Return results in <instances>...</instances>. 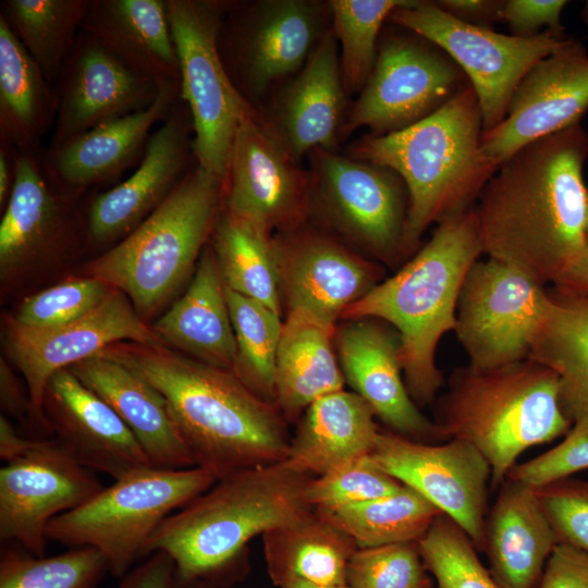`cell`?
<instances>
[{"mask_svg": "<svg viewBox=\"0 0 588 588\" xmlns=\"http://www.w3.org/2000/svg\"><path fill=\"white\" fill-rule=\"evenodd\" d=\"M580 124L541 137L505 160L474 207L482 254L546 285L576 262L588 219Z\"/></svg>", "mask_w": 588, "mask_h": 588, "instance_id": "obj_1", "label": "cell"}, {"mask_svg": "<svg viewBox=\"0 0 588 588\" xmlns=\"http://www.w3.org/2000/svg\"><path fill=\"white\" fill-rule=\"evenodd\" d=\"M100 354L126 365L163 395L196 467L220 478L286 460L291 438L285 418L231 370L163 344L121 342Z\"/></svg>", "mask_w": 588, "mask_h": 588, "instance_id": "obj_2", "label": "cell"}, {"mask_svg": "<svg viewBox=\"0 0 588 588\" xmlns=\"http://www.w3.org/2000/svg\"><path fill=\"white\" fill-rule=\"evenodd\" d=\"M313 477L286 461L229 473L168 516L147 553H167L181 585L205 580L219 587L232 576L255 536L315 512L307 499Z\"/></svg>", "mask_w": 588, "mask_h": 588, "instance_id": "obj_3", "label": "cell"}, {"mask_svg": "<svg viewBox=\"0 0 588 588\" xmlns=\"http://www.w3.org/2000/svg\"><path fill=\"white\" fill-rule=\"evenodd\" d=\"M482 117L468 84L417 123L385 135H365L353 159L394 171L408 194L405 257L417 252L428 226L475 206L499 166L481 149Z\"/></svg>", "mask_w": 588, "mask_h": 588, "instance_id": "obj_4", "label": "cell"}, {"mask_svg": "<svg viewBox=\"0 0 588 588\" xmlns=\"http://www.w3.org/2000/svg\"><path fill=\"white\" fill-rule=\"evenodd\" d=\"M474 207L437 223L412 259L341 317L379 319L394 328L404 381L419 405L431 403L443 384L436 350L441 336L455 328L461 289L482 254Z\"/></svg>", "mask_w": 588, "mask_h": 588, "instance_id": "obj_5", "label": "cell"}, {"mask_svg": "<svg viewBox=\"0 0 588 588\" xmlns=\"http://www.w3.org/2000/svg\"><path fill=\"white\" fill-rule=\"evenodd\" d=\"M434 421L445 440L475 446L489 463L498 488L527 449L566 436L573 422L561 402L558 375L530 358L450 376Z\"/></svg>", "mask_w": 588, "mask_h": 588, "instance_id": "obj_6", "label": "cell"}, {"mask_svg": "<svg viewBox=\"0 0 588 588\" xmlns=\"http://www.w3.org/2000/svg\"><path fill=\"white\" fill-rule=\"evenodd\" d=\"M224 181L197 163L164 201L87 271L127 296L144 319L185 282L223 206Z\"/></svg>", "mask_w": 588, "mask_h": 588, "instance_id": "obj_7", "label": "cell"}, {"mask_svg": "<svg viewBox=\"0 0 588 588\" xmlns=\"http://www.w3.org/2000/svg\"><path fill=\"white\" fill-rule=\"evenodd\" d=\"M218 479L201 467L149 466L132 471L78 507L54 517L47 527V540L95 548L103 555L109 573L121 578L139 559L148 556V543L161 523Z\"/></svg>", "mask_w": 588, "mask_h": 588, "instance_id": "obj_8", "label": "cell"}, {"mask_svg": "<svg viewBox=\"0 0 588 588\" xmlns=\"http://www.w3.org/2000/svg\"><path fill=\"white\" fill-rule=\"evenodd\" d=\"M180 64L181 98L193 124L196 163L225 181L235 132L258 109L233 84L219 50L226 3L166 0Z\"/></svg>", "mask_w": 588, "mask_h": 588, "instance_id": "obj_9", "label": "cell"}, {"mask_svg": "<svg viewBox=\"0 0 588 588\" xmlns=\"http://www.w3.org/2000/svg\"><path fill=\"white\" fill-rule=\"evenodd\" d=\"M389 21L430 41L461 68L478 98L483 132L503 121L527 72L569 39L549 30L532 37L500 34L453 17L436 1L409 0Z\"/></svg>", "mask_w": 588, "mask_h": 588, "instance_id": "obj_10", "label": "cell"}, {"mask_svg": "<svg viewBox=\"0 0 588 588\" xmlns=\"http://www.w3.org/2000/svg\"><path fill=\"white\" fill-rule=\"evenodd\" d=\"M310 156L309 211L340 236L393 266L405 256L408 194L391 169L316 148Z\"/></svg>", "mask_w": 588, "mask_h": 588, "instance_id": "obj_11", "label": "cell"}, {"mask_svg": "<svg viewBox=\"0 0 588 588\" xmlns=\"http://www.w3.org/2000/svg\"><path fill=\"white\" fill-rule=\"evenodd\" d=\"M219 34L224 66L254 106L275 82L301 71L331 26L329 2L260 0L229 3Z\"/></svg>", "mask_w": 588, "mask_h": 588, "instance_id": "obj_12", "label": "cell"}, {"mask_svg": "<svg viewBox=\"0 0 588 588\" xmlns=\"http://www.w3.org/2000/svg\"><path fill=\"white\" fill-rule=\"evenodd\" d=\"M550 303L549 289L493 258L464 280L454 331L469 366L491 369L529 358Z\"/></svg>", "mask_w": 588, "mask_h": 588, "instance_id": "obj_13", "label": "cell"}, {"mask_svg": "<svg viewBox=\"0 0 588 588\" xmlns=\"http://www.w3.org/2000/svg\"><path fill=\"white\" fill-rule=\"evenodd\" d=\"M441 49L416 35L387 34L373 69L350 110L341 135L367 126L371 135L406 128L428 117L469 83Z\"/></svg>", "mask_w": 588, "mask_h": 588, "instance_id": "obj_14", "label": "cell"}, {"mask_svg": "<svg viewBox=\"0 0 588 588\" xmlns=\"http://www.w3.org/2000/svg\"><path fill=\"white\" fill-rule=\"evenodd\" d=\"M369 460L437 506L482 551L492 470L475 446L460 439L437 444L379 431Z\"/></svg>", "mask_w": 588, "mask_h": 588, "instance_id": "obj_15", "label": "cell"}, {"mask_svg": "<svg viewBox=\"0 0 588 588\" xmlns=\"http://www.w3.org/2000/svg\"><path fill=\"white\" fill-rule=\"evenodd\" d=\"M256 111L232 143L222 208L268 231L299 228L309 211L310 177Z\"/></svg>", "mask_w": 588, "mask_h": 588, "instance_id": "obj_16", "label": "cell"}, {"mask_svg": "<svg viewBox=\"0 0 588 588\" xmlns=\"http://www.w3.org/2000/svg\"><path fill=\"white\" fill-rule=\"evenodd\" d=\"M121 342L162 344L127 296L113 287L98 307L65 324L29 329L12 321L7 329L5 350L27 385L30 417L48 429L42 405L50 378Z\"/></svg>", "mask_w": 588, "mask_h": 588, "instance_id": "obj_17", "label": "cell"}, {"mask_svg": "<svg viewBox=\"0 0 588 588\" xmlns=\"http://www.w3.org/2000/svg\"><path fill=\"white\" fill-rule=\"evenodd\" d=\"M103 488L57 440H37L0 469V539L41 556L46 530L57 516L87 502Z\"/></svg>", "mask_w": 588, "mask_h": 588, "instance_id": "obj_18", "label": "cell"}, {"mask_svg": "<svg viewBox=\"0 0 588 588\" xmlns=\"http://www.w3.org/2000/svg\"><path fill=\"white\" fill-rule=\"evenodd\" d=\"M587 110L588 53L569 38L527 72L503 121L482 133V152L500 167L526 145L579 124Z\"/></svg>", "mask_w": 588, "mask_h": 588, "instance_id": "obj_19", "label": "cell"}, {"mask_svg": "<svg viewBox=\"0 0 588 588\" xmlns=\"http://www.w3.org/2000/svg\"><path fill=\"white\" fill-rule=\"evenodd\" d=\"M56 119L48 147L148 108L160 87L81 29L54 82Z\"/></svg>", "mask_w": 588, "mask_h": 588, "instance_id": "obj_20", "label": "cell"}, {"mask_svg": "<svg viewBox=\"0 0 588 588\" xmlns=\"http://www.w3.org/2000/svg\"><path fill=\"white\" fill-rule=\"evenodd\" d=\"M193 124L181 98L150 135L135 170L89 203L86 235L95 244L122 240L151 215L188 171L193 152Z\"/></svg>", "mask_w": 588, "mask_h": 588, "instance_id": "obj_21", "label": "cell"}, {"mask_svg": "<svg viewBox=\"0 0 588 588\" xmlns=\"http://www.w3.org/2000/svg\"><path fill=\"white\" fill-rule=\"evenodd\" d=\"M274 244L289 311H305L335 326L347 307L381 282L378 264L326 234L297 228L283 232Z\"/></svg>", "mask_w": 588, "mask_h": 588, "instance_id": "obj_22", "label": "cell"}, {"mask_svg": "<svg viewBox=\"0 0 588 588\" xmlns=\"http://www.w3.org/2000/svg\"><path fill=\"white\" fill-rule=\"evenodd\" d=\"M334 341L345 381L392 432L419 442L445 440L406 388L394 329L379 319H353L336 328Z\"/></svg>", "mask_w": 588, "mask_h": 588, "instance_id": "obj_23", "label": "cell"}, {"mask_svg": "<svg viewBox=\"0 0 588 588\" xmlns=\"http://www.w3.org/2000/svg\"><path fill=\"white\" fill-rule=\"evenodd\" d=\"M180 99V82L163 83L148 108L102 123L60 146L47 147L41 166L50 186L73 199L136 167L155 127Z\"/></svg>", "mask_w": 588, "mask_h": 588, "instance_id": "obj_24", "label": "cell"}, {"mask_svg": "<svg viewBox=\"0 0 588 588\" xmlns=\"http://www.w3.org/2000/svg\"><path fill=\"white\" fill-rule=\"evenodd\" d=\"M42 411L59 444L87 469L117 480L152 466L119 415L69 369L48 381Z\"/></svg>", "mask_w": 588, "mask_h": 588, "instance_id": "obj_25", "label": "cell"}, {"mask_svg": "<svg viewBox=\"0 0 588 588\" xmlns=\"http://www.w3.org/2000/svg\"><path fill=\"white\" fill-rule=\"evenodd\" d=\"M345 91L339 46L330 28L280 91L270 118H265L296 161L316 148L335 151L345 121Z\"/></svg>", "mask_w": 588, "mask_h": 588, "instance_id": "obj_26", "label": "cell"}, {"mask_svg": "<svg viewBox=\"0 0 588 588\" xmlns=\"http://www.w3.org/2000/svg\"><path fill=\"white\" fill-rule=\"evenodd\" d=\"M133 432L155 467H196L163 395L126 365L98 354L70 368Z\"/></svg>", "mask_w": 588, "mask_h": 588, "instance_id": "obj_27", "label": "cell"}, {"mask_svg": "<svg viewBox=\"0 0 588 588\" xmlns=\"http://www.w3.org/2000/svg\"><path fill=\"white\" fill-rule=\"evenodd\" d=\"M488 511L482 551L501 588H536L558 544L536 489L506 477Z\"/></svg>", "mask_w": 588, "mask_h": 588, "instance_id": "obj_28", "label": "cell"}, {"mask_svg": "<svg viewBox=\"0 0 588 588\" xmlns=\"http://www.w3.org/2000/svg\"><path fill=\"white\" fill-rule=\"evenodd\" d=\"M150 327L164 346L213 367L233 370L235 335L211 243L203 249L186 292Z\"/></svg>", "mask_w": 588, "mask_h": 588, "instance_id": "obj_29", "label": "cell"}, {"mask_svg": "<svg viewBox=\"0 0 588 588\" xmlns=\"http://www.w3.org/2000/svg\"><path fill=\"white\" fill-rule=\"evenodd\" d=\"M81 29L158 84L180 82L166 0H88Z\"/></svg>", "mask_w": 588, "mask_h": 588, "instance_id": "obj_30", "label": "cell"}, {"mask_svg": "<svg viewBox=\"0 0 588 588\" xmlns=\"http://www.w3.org/2000/svg\"><path fill=\"white\" fill-rule=\"evenodd\" d=\"M372 408L355 392L343 390L311 403L291 438L286 462L319 477L369 456L379 429Z\"/></svg>", "mask_w": 588, "mask_h": 588, "instance_id": "obj_31", "label": "cell"}, {"mask_svg": "<svg viewBox=\"0 0 588 588\" xmlns=\"http://www.w3.org/2000/svg\"><path fill=\"white\" fill-rule=\"evenodd\" d=\"M336 326L301 310L287 311L277 352L275 405L285 420H295L316 400L343 390L335 356Z\"/></svg>", "mask_w": 588, "mask_h": 588, "instance_id": "obj_32", "label": "cell"}, {"mask_svg": "<svg viewBox=\"0 0 588 588\" xmlns=\"http://www.w3.org/2000/svg\"><path fill=\"white\" fill-rule=\"evenodd\" d=\"M69 200L50 186L41 159L14 151V183L0 222L3 277L62 242Z\"/></svg>", "mask_w": 588, "mask_h": 588, "instance_id": "obj_33", "label": "cell"}, {"mask_svg": "<svg viewBox=\"0 0 588 588\" xmlns=\"http://www.w3.org/2000/svg\"><path fill=\"white\" fill-rule=\"evenodd\" d=\"M56 108L54 88L0 17V145L41 159Z\"/></svg>", "mask_w": 588, "mask_h": 588, "instance_id": "obj_34", "label": "cell"}, {"mask_svg": "<svg viewBox=\"0 0 588 588\" xmlns=\"http://www.w3.org/2000/svg\"><path fill=\"white\" fill-rule=\"evenodd\" d=\"M550 303L529 358L560 379L561 402L574 425H588V295L549 290Z\"/></svg>", "mask_w": 588, "mask_h": 588, "instance_id": "obj_35", "label": "cell"}, {"mask_svg": "<svg viewBox=\"0 0 588 588\" xmlns=\"http://www.w3.org/2000/svg\"><path fill=\"white\" fill-rule=\"evenodd\" d=\"M265 559L277 586L303 580L319 586L346 585L354 541L318 512L262 535Z\"/></svg>", "mask_w": 588, "mask_h": 588, "instance_id": "obj_36", "label": "cell"}, {"mask_svg": "<svg viewBox=\"0 0 588 588\" xmlns=\"http://www.w3.org/2000/svg\"><path fill=\"white\" fill-rule=\"evenodd\" d=\"M211 240L224 285L281 314L278 260L271 232L222 208Z\"/></svg>", "mask_w": 588, "mask_h": 588, "instance_id": "obj_37", "label": "cell"}, {"mask_svg": "<svg viewBox=\"0 0 588 588\" xmlns=\"http://www.w3.org/2000/svg\"><path fill=\"white\" fill-rule=\"evenodd\" d=\"M88 0H3L0 17L51 85L81 32Z\"/></svg>", "mask_w": 588, "mask_h": 588, "instance_id": "obj_38", "label": "cell"}, {"mask_svg": "<svg viewBox=\"0 0 588 588\" xmlns=\"http://www.w3.org/2000/svg\"><path fill=\"white\" fill-rule=\"evenodd\" d=\"M319 514L348 536L357 548H371L418 542L443 513L403 485L391 495Z\"/></svg>", "mask_w": 588, "mask_h": 588, "instance_id": "obj_39", "label": "cell"}, {"mask_svg": "<svg viewBox=\"0 0 588 588\" xmlns=\"http://www.w3.org/2000/svg\"><path fill=\"white\" fill-rule=\"evenodd\" d=\"M225 295L236 343L232 372L259 397L275 405V360L283 323L280 314L226 286Z\"/></svg>", "mask_w": 588, "mask_h": 588, "instance_id": "obj_40", "label": "cell"}, {"mask_svg": "<svg viewBox=\"0 0 588 588\" xmlns=\"http://www.w3.org/2000/svg\"><path fill=\"white\" fill-rule=\"evenodd\" d=\"M409 0H332L331 30L340 47L346 93H360L373 69L381 26Z\"/></svg>", "mask_w": 588, "mask_h": 588, "instance_id": "obj_41", "label": "cell"}, {"mask_svg": "<svg viewBox=\"0 0 588 588\" xmlns=\"http://www.w3.org/2000/svg\"><path fill=\"white\" fill-rule=\"evenodd\" d=\"M108 565L91 547H74L52 556L12 548L0 554V588H98Z\"/></svg>", "mask_w": 588, "mask_h": 588, "instance_id": "obj_42", "label": "cell"}, {"mask_svg": "<svg viewBox=\"0 0 588 588\" xmlns=\"http://www.w3.org/2000/svg\"><path fill=\"white\" fill-rule=\"evenodd\" d=\"M417 543L437 588H501L469 537L445 514L434 519Z\"/></svg>", "mask_w": 588, "mask_h": 588, "instance_id": "obj_43", "label": "cell"}, {"mask_svg": "<svg viewBox=\"0 0 588 588\" xmlns=\"http://www.w3.org/2000/svg\"><path fill=\"white\" fill-rule=\"evenodd\" d=\"M417 542L357 548L346 574L350 588H433Z\"/></svg>", "mask_w": 588, "mask_h": 588, "instance_id": "obj_44", "label": "cell"}, {"mask_svg": "<svg viewBox=\"0 0 588 588\" xmlns=\"http://www.w3.org/2000/svg\"><path fill=\"white\" fill-rule=\"evenodd\" d=\"M403 485L375 466L369 456L313 477L307 499L316 512L331 513L397 492Z\"/></svg>", "mask_w": 588, "mask_h": 588, "instance_id": "obj_45", "label": "cell"}, {"mask_svg": "<svg viewBox=\"0 0 588 588\" xmlns=\"http://www.w3.org/2000/svg\"><path fill=\"white\" fill-rule=\"evenodd\" d=\"M112 287L87 277L64 281L27 297L14 323L29 329H47L76 320L98 307Z\"/></svg>", "mask_w": 588, "mask_h": 588, "instance_id": "obj_46", "label": "cell"}, {"mask_svg": "<svg viewBox=\"0 0 588 588\" xmlns=\"http://www.w3.org/2000/svg\"><path fill=\"white\" fill-rule=\"evenodd\" d=\"M535 489L558 543L588 553V481L571 476Z\"/></svg>", "mask_w": 588, "mask_h": 588, "instance_id": "obj_47", "label": "cell"}, {"mask_svg": "<svg viewBox=\"0 0 588 588\" xmlns=\"http://www.w3.org/2000/svg\"><path fill=\"white\" fill-rule=\"evenodd\" d=\"M588 469V425H574L564 440L547 452L516 464L506 477L532 488Z\"/></svg>", "mask_w": 588, "mask_h": 588, "instance_id": "obj_48", "label": "cell"}, {"mask_svg": "<svg viewBox=\"0 0 588 588\" xmlns=\"http://www.w3.org/2000/svg\"><path fill=\"white\" fill-rule=\"evenodd\" d=\"M566 4L564 0H505L500 21L516 37H532L542 33V28L563 33L560 17Z\"/></svg>", "mask_w": 588, "mask_h": 588, "instance_id": "obj_49", "label": "cell"}, {"mask_svg": "<svg viewBox=\"0 0 588 588\" xmlns=\"http://www.w3.org/2000/svg\"><path fill=\"white\" fill-rule=\"evenodd\" d=\"M536 588H588V553L558 543Z\"/></svg>", "mask_w": 588, "mask_h": 588, "instance_id": "obj_50", "label": "cell"}, {"mask_svg": "<svg viewBox=\"0 0 588 588\" xmlns=\"http://www.w3.org/2000/svg\"><path fill=\"white\" fill-rule=\"evenodd\" d=\"M118 588H181V584L172 559L156 551L121 577Z\"/></svg>", "mask_w": 588, "mask_h": 588, "instance_id": "obj_51", "label": "cell"}, {"mask_svg": "<svg viewBox=\"0 0 588 588\" xmlns=\"http://www.w3.org/2000/svg\"><path fill=\"white\" fill-rule=\"evenodd\" d=\"M436 3L453 17L470 25L491 28L500 21L504 1L495 0H439Z\"/></svg>", "mask_w": 588, "mask_h": 588, "instance_id": "obj_52", "label": "cell"}, {"mask_svg": "<svg viewBox=\"0 0 588 588\" xmlns=\"http://www.w3.org/2000/svg\"><path fill=\"white\" fill-rule=\"evenodd\" d=\"M0 402L2 409L15 417L30 416L32 404L25 382L13 372L10 365L1 358L0 363Z\"/></svg>", "mask_w": 588, "mask_h": 588, "instance_id": "obj_53", "label": "cell"}, {"mask_svg": "<svg viewBox=\"0 0 588 588\" xmlns=\"http://www.w3.org/2000/svg\"><path fill=\"white\" fill-rule=\"evenodd\" d=\"M553 289L567 293L588 295V219L581 253L568 271L553 284Z\"/></svg>", "mask_w": 588, "mask_h": 588, "instance_id": "obj_54", "label": "cell"}, {"mask_svg": "<svg viewBox=\"0 0 588 588\" xmlns=\"http://www.w3.org/2000/svg\"><path fill=\"white\" fill-rule=\"evenodd\" d=\"M37 440L22 437L7 416L0 417V458L12 462L28 452Z\"/></svg>", "mask_w": 588, "mask_h": 588, "instance_id": "obj_55", "label": "cell"}, {"mask_svg": "<svg viewBox=\"0 0 588 588\" xmlns=\"http://www.w3.org/2000/svg\"><path fill=\"white\" fill-rule=\"evenodd\" d=\"M14 183V150L0 145V207L5 208Z\"/></svg>", "mask_w": 588, "mask_h": 588, "instance_id": "obj_56", "label": "cell"}, {"mask_svg": "<svg viewBox=\"0 0 588 588\" xmlns=\"http://www.w3.org/2000/svg\"><path fill=\"white\" fill-rule=\"evenodd\" d=\"M280 588H350L347 585L342 586H319L303 580H289L280 586Z\"/></svg>", "mask_w": 588, "mask_h": 588, "instance_id": "obj_57", "label": "cell"}, {"mask_svg": "<svg viewBox=\"0 0 588 588\" xmlns=\"http://www.w3.org/2000/svg\"><path fill=\"white\" fill-rule=\"evenodd\" d=\"M181 588H219V587L209 581L195 580V581L187 583L185 585H181Z\"/></svg>", "mask_w": 588, "mask_h": 588, "instance_id": "obj_58", "label": "cell"}, {"mask_svg": "<svg viewBox=\"0 0 588 588\" xmlns=\"http://www.w3.org/2000/svg\"><path fill=\"white\" fill-rule=\"evenodd\" d=\"M583 17L585 23L588 26V2L585 4L584 11H583Z\"/></svg>", "mask_w": 588, "mask_h": 588, "instance_id": "obj_59", "label": "cell"}, {"mask_svg": "<svg viewBox=\"0 0 588 588\" xmlns=\"http://www.w3.org/2000/svg\"><path fill=\"white\" fill-rule=\"evenodd\" d=\"M437 588V587H436Z\"/></svg>", "mask_w": 588, "mask_h": 588, "instance_id": "obj_60", "label": "cell"}]
</instances>
